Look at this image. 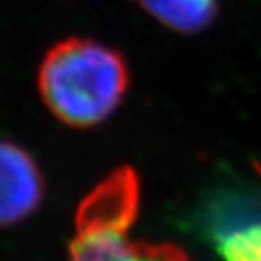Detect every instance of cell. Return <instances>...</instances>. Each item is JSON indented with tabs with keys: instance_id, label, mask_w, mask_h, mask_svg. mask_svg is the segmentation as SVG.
Masks as SVG:
<instances>
[{
	"instance_id": "1",
	"label": "cell",
	"mask_w": 261,
	"mask_h": 261,
	"mask_svg": "<svg viewBox=\"0 0 261 261\" xmlns=\"http://www.w3.org/2000/svg\"><path fill=\"white\" fill-rule=\"evenodd\" d=\"M130 83L125 58L93 39L69 37L53 46L37 73L44 105L73 128L101 123L123 99Z\"/></svg>"
},
{
	"instance_id": "2",
	"label": "cell",
	"mask_w": 261,
	"mask_h": 261,
	"mask_svg": "<svg viewBox=\"0 0 261 261\" xmlns=\"http://www.w3.org/2000/svg\"><path fill=\"white\" fill-rule=\"evenodd\" d=\"M140 211V179L135 169L108 174L76 209V234H125Z\"/></svg>"
},
{
	"instance_id": "3",
	"label": "cell",
	"mask_w": 261,
	"mask_h": 261,
	"mask_svg": "<svg viewBox=\"0 0 261 261\" xmlns=\"http://www.w3.org/2000/svg\"><path fill=\"white\" fill-rule=\"evenodd\" d=\"M44 199V177L34 159L12 142L0 140V227L34 214Z\"/></svg>"
},
{
	"instance_id": "4",
	"label": "cell",
	"mask_w": 261,
	"mask_h": 261,
	"mask_svg": "<svg viewBox=\"0 0 261 261\" xmlns=\"http://www.w3.org/2000/svg\"><path fill=\"white\" fill-rule=\"evenodd\" d=\"M160 24L182 34L205 29L218 15V0H133Z\"/></svg>"
},
{
	"instance_id": "5",
	"label": "cell",
	"mask_w": 261,
	"mask_h": 261,
	"mask_svg": "<svg viewBox=\"0 0 261 261\" xmlns=\"http://www.w3.org/2000/svg\"><path fill=\"white\" fill-rule=\"evenodd\" d=\"M216 248L224 261H261V221L218 231Z\"/></svg>"
},
{
	"instance_id": "6",
	"label": "cell",
	"mask_w": 261,
	"mask_h": 261,
	"mask_svg": "<svg viewBox=\"0 0 261 261\" xmlns=\"http://www.w3.org/2000/svg\"><path fill=\"white\" fill-rule=\"evenodd\" d=\"M133 243L125 234H76L69 243V261H120Z\"/></svg>"
},
{
	"instance_id": "7",
	"label": "cell",
	"mask_w": 261,
	"mask_h": 261,
	"mask_svg": "<svg viewBox=\"0 0 261 261\" xmlns=\"http://www.w3.org/2000/svg\"><path fill=\"white\" fill-rule=\"evenodd\" d=\"M120 261H192L184 249L169 243H133L132 251Z\"/></svg>"
}]
</instances>
